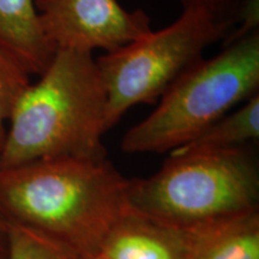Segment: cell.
Here are the masks:
<instances>
[{"mask_svg":"<svg viewBox=\"0 0 259 259\" xmlns=\"http://www.w3.org/2000/svg\"><path fill=\"white\" fill-rule=\"evenodd\" d=\"M128 183L107 157L46 158L0 168V212L70 253L96 251L127 209Z\"/></svg>","mask_w":259,"mask_h":259,"instance_id":"6da1fadb","label":"cell"},{"mask_svg":"<svg viewBox=\"0 0 259 259\" xmlns=\"http://www.w3.org/2000/svg\"><path fill=\"white\" fill-rule=\"evenodd\" d=\"M107 93L92 53L58 50L9 120L0 168L58 157L106 158Z\"/></svg>","mask_w":259,"mask_h":259,"instance_id":"7a4b0ae2","label":"cell"},{"mask_svg":"<svg viewBox=\"0 0 259 259\" xmlns=\"http://www.w3.org/2000/svg\"><path fill=\"white\" fill-rule=\"evenodd\" d=\"M259 173L245 147L173 150L147 179H130L127 206L184 231L255 211Z\"/></svg>","mask_w":259,"mask_h":259,"instance_id":"3957f363","label":"cell"},{"mask_svg":"<svg viewBox=\"0 0 259 259\" xmlns=\"http://www.w3.org/2000/svg\"><path fill=\"white\" fill-rule=\"evenodd\" d=\"M259 90V29L226 42L180 77L147 118L126 132L127 154L170 153Z\"/></svg>","mask_w":259,"mask_h":259,"instance_id":"277c9868","label":"cell"},{"mask_svg":"<svg viewBox=\"0 0 259 259\" xmlns=\"http://www.w3.org/2000/svg\"><path fill=\"white\" fill-rule=\"evenodd\" d=\"M231 29L202 11L183 10L168 27L97 58L107 93V131L132 107L161 99Z\"/></svg>","mask_w":259,"mask_h":259,"instance_id":"5b68a950","label":"cell"},{"mask_svg":"<svg viewBox=\"0 0 259 259\" xmlns=\"http://www.w3.org/2000/svg\"><path fill=\"white\" fill-rule=\"evenodd\" d=\"M40 23L54 50L111 53L153 31L143 10L118 0H35Z\"/></svg>","mask_w":259,"mask_h":259,"instance_id":"8992f818","label":"cell"},{"mask_svg":"<svg viewBox=\"0 0 259 259\" xmlns=\"http://www.w3.org/2000/svg\"><path fill=\"white\" fill-rule=\"evenodd\" d=\"M100 250L109 259H187L189 235L127 206Z\"/></svg>","mask_w":259,"mask_h":259,"instance_id":"52a82bcc","label":"cell"},{"mask_svg":"<svg viewBox=\"0 0 259 259\" xmlns=\"http://www.w3.org/2000/svg\"><path fill=\"white\" fill-rule=\"evenodd\" d=\"M0 38L31 76H40L57 52L42 30L35 0H0Z\"/></svg>","mask_w":259,"mask_h":259,"instance_id":"ba28073f","label":"cell"},{"mask_svg":"<svg viewBox=\"0 0 259 259\" xmlns=\"http://www.w3.org/2000/svg\"><path fill=\"white\" fill-rule=\"evenodd\" d=\"M186 232L187 259H259V210Z\"/></svg>","mask_w":259,"mask_h":259,"instance_id":"9c48e42d","label":"cell"},{"mask_svg":"<svg viewBox=\"0 0 259 259\" xmlns=\"http://www.w3.org/2000/svg\"><path fill=\"white\" fill-rule=\"evenodd\" d=\"M259 137V94L232 113H227L192 141L176 150H225L245 147Z\"/></svg>","mask_w":259,"mask_h":259,"instance_id":"30bf717a","label":"cell"},{"mask_svg":"<svg viewBox=\"0 0 259 259\" xmlns=\"http://www.w3.org/2000/svg\"><path fill=\"white\" fill-rule=\"evenodd\" d=\"M30 76L18 57L0 38V151L16 103L30 84Z\"/></svg>","mask_w":259,"mask_h":259,"instance_id":"8fae6325","label":"cell"},{"mask_svg":"<svg viewBox=\"0 0 259 259\" xmlns=\"http://www.w3.org/2000/svg\"><path fill=\"white\" fill-rule=\"evenodd\" d=\"M70 252L40 233L10 223L6 259H67Z\"/></svg>","mask_w":259,"mask_h":259,"instance_id":"7c38bea8","label":"cell"},{"mask_svg":"<svg viewBox=\"0 0 259 259\" xmlns=\"http://www.w3.org/2000/svg\"><path fill=\"white\" fill-rule=\"evenodd\" d=\"M183 10H196L209 15L218 22L232 27L238 23L240 14L252 0H177Z\"/></svg>","mask_w":259,"mask_h":259,"instance_id":"4fadbf2b","label":"cell"},{"mask_svg":"<svg viewBox=\"0 0 259 259\" xmlns=\"http://www.w3.org/2000/svg\"><path fill=\"white\" fill-rule=\"evenodd\" d=\"M10 223L0 212V259H6L9 251Z\"/></svg>","mask_w":259,"mask_h":259,"instance_id":"5bb4252c","label":"cell"},{"mask_svg":"<svg viewBox=\"0 0 259 259\" xmlns=\"http://www.w3.org/2000/svg\"><path fill=\"white\" fill-rule=\"evenodd\" d=\"M67 259H109L101 250L88 252H74L70 253Z\"/></svg>","mask_w":259,"mask_h":259,"instance_id":"9a60e30c","label":"cell"}]
</instances>
